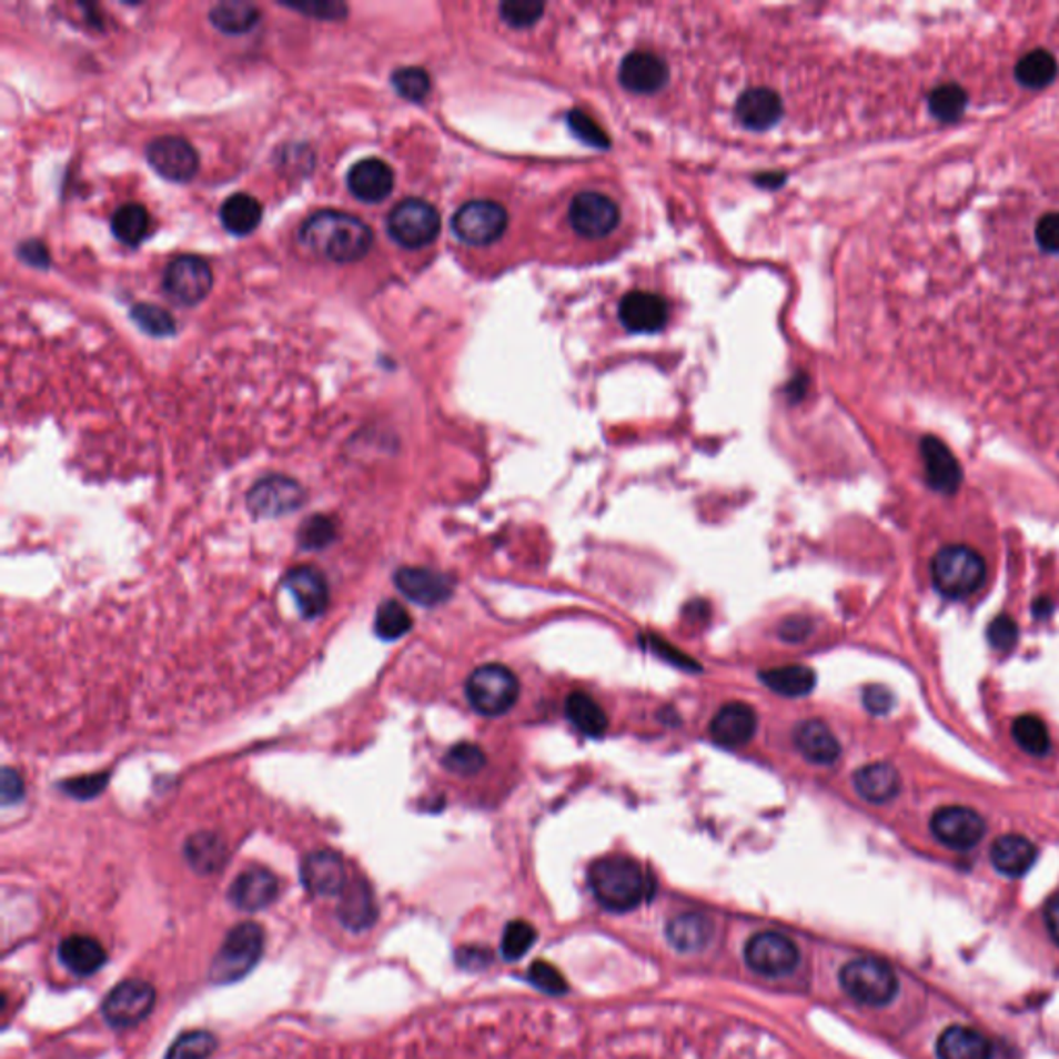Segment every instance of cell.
Returning <instances> with one entry per match:
<instances>
[{"mask_svg": "<svg viewBox=\"0 0 1059 1059\" xmlns=\"http://www.w3.org/2000/svg\"><path fill=\"white\" fill-rule=\"evenodd\" d=\"M304 500H306V493L294 478L273 474L253 485L246 495V505H249V512L255 517L273 520V517L294 514L296 510L303 507Z\"/></svg>", "mask_w": 1059, "mask_h": 1059, "instance_id": "cell-12", "label": "cell"}, {"mask_svg": "<svg viewBox=\"0 0 1059 1059\" xmlns=\"http://www.w3.org/2000/svg\"><path fill=\"white\" fill-rule=\"evenodd\" d=\"M565 716L586 737H603L608 728L605 710L594 697L584 692H574L567 696Z\"/></svg>", "mask_w": 1059, "mask_h": 1059, "instance_id": "cell-36", "label": "cell"}, {"mask_svg": "<svg viewBox=\"0 0 1059 1059\" xmlns=\"http://www.w3.org/2000/svg\"><path fill=\"white\" fill-rule=\"evenodd\" d=\"M1018 625L1012 617L999 615L987 627V639L998 652H1012L1018 644Z\"/></svg>", "mask_w": 1059, "mask_h": 1059, "instance_id": "cell-52", "label": "cell"}, {"mask_svg": "<svg viewBox=\"0 0 1059 1059\" xmlns=\"http://www.w3.org/2000/svg\"><path fill=\"white\" fill-rule=\"evenodd\" d=\"M112 234L127 246H137L150 236L152 218L141 203H124L112 215Z\"/></svg>", "mask_w": 1059, "mask_h": 1059, "instance_id": "cell-37", "label": "cell"}, {"mask_svg": "<svg viewBox=\"0 0 1059 1059\" xmlns=\"http://www.w3.org/2000/svg\"><path fill=\"white\" fill-rule=\"evenodd\" d=\"M265 950L263 927L253 921H244L232 927L215 952L210 967L213 984L230 985L244 979L258 967Z\"/></svg>", "mask_w": 1059, "mask_h": 1059, "instance_id": "cell-3", "label": "cell"}, {"mask_svg": "<svg viewBox=\"0 0 1059 1059\" xmlns=\"http://www.w3.org/2000/svg\"><path fill=\"white\" fill-rule=\"evenodd\" d=\"M840 987L848 998L861 1006L881 1008L892 1001L898 991V977L886 960L855 958L840 970Z\"/></svg>", "mask_w": 1059, "mask_h": 1059, "instance_id": "cell-5", "label": "cell"}, {"mask_svg": "<svg viewBox=\"0 0 1059 1059\" xmlns=\"http://www.w3.org/2000/svg\"><path fill=\"white\" fill-rule=\"evenodd\" d=\"M377 902L373 888L363 878L352 879L337 902V921L354 934H363L377 924Z\"/></svg>", "mask_w": 1059, "mask_h": 1059, "instance_id": "cell-23", "label": "cell"}, {"mask_svg": "<svg viewBox=\"0 0 1059 1059\" xmlns=\"http://www.w3.org/2000/svg\"><path fill=\"white\" fill-rule=\"evenodd\" d=\"M500 13L505 23L522 30L534 26L543 17L545 4L538 0H507L501 4Z\"/></svg>", "mask_w": 1059, "mask_h": 1059, "instance_id": "cell-49", "label": "cell"}, {"mask_svg": "<svg viewBox=\"0 0 1059 1059\" xmlns=\"http://www.w3.org/2000/svg\"><path fill=\"white\" fill-rule=\"evenodd\" d=\"M259 9L246 2H220L212 7L210 19L215 30L230 36H241L253 30L259 23Z\"/></svg>", "mask_w": 1059, "mask_h": 1059, "instance_id": "cell-38", "label": "cell"}, {"mask_svg": "<svg viewBox=\"0 0 1059 1059\" xmlns=\"http://www.w3.org/2000/svg\"><path fill=\"white\" fill-rule=\"evenodd\" d=\"M0 785H2V803H4V805H16V803L23 799L26 785H23L21 774L16 773L13 768H4V770H2Z\"/></svg>", "mask_w": 1059, "mask_h": 1059, "instance_id": "cell-58", "label": "cell"}, {"mask_svg": "<svg viewBox=\"0 0 1059 1059\" xmlns=\"http://www.w3.org/2000/svg\"><path fill=\"white\" fill-rule=\"evenodd\" d=\"M619 319L627 332H660L668 321V304L660 294L636 290L623 296L619 304Z\"/></svg>", "mask_w": 1059, "mask_h": 1059, "instance_id": "cell-19", "label": "cell"}, {"mask_svg": "<svg viewBox=\"0 0 1059 1059\" xmlns=\"http://www.w3.org/2000/svg\"><path fill=\"white\" fill-rule=\"evenodd\" d=\"M337 536L335 522L327 515H311L299 530V543L306 551H319L332 545Z\"/></svg>", "mask_w": 1059, "mask_h": 1059, "instance_id": "cell-47", "label": "cell"}, {"mask_svg": "<svg viewBox=\"0 0 1059 1059\" xmlns=\"http://www.w3.org/2000/svg\"><path fill=\"white\" fill-rule=\"evenodd\" d=\"M1012 737L1020 745V749L1030 756L1043 757L1051 749V737H1049L1047 725L1035 714H1025L1016 718L1012 725Z\"/></svg>", "mask_w": 1059, "mask_h": 1059, "instance_id": "cell-40", "label": "cell"}, {"mask_svg": "<svg viewBox=\"0 0 1059 1059\" xmlns=\"http://www.w3.org/2000/svg\"><path fill=\"white\" fill-rule=\"evenodd\" d=\"M218 1049V1039L210 1030H186L168 1047L164 1059H210Z\"/></svg>", "mask_w": 1059, "mask_h": 1059, "instance_id": "cell-41", "label": "cell"}, {"mask_svg": "<svg viewBox=\"0 0 1059 1059\" xmlns=\"http://www.w3.org/2000/svg\"><path fill=\"white\" fill-rule=\"evenodd\" d=\"M440 232V212L424 199H404L387 215V234L404 249H424Z\"/></svg>", "mask_w": 1059, "mask_h": 1059, "instance_id": "cell-7", "label": "cell"}, {"mask_svg": "<svg viewBox=\"0 0 1059 1059\" xmlns=\"http://www.w3.org/2000/svg\"><path fill=\"white\" fill-rule=\"evenodd\" d=\"M735 114L749 131H768L783 119V100L768 88H752L737 100Z\"/></svg>", "mask_w": 1059, "mask_h": 1059, "instance_id": "cell-27", "label": "cell"}, {"mask_svg": "<svg viewBox=\"0 0 1059 1059\" xmlns=\"http://www.w3.org/2000/svg\"><path fill=\"white\" fill-rule=\"evenodd\" d=\"M301 879L304 888L315 896H340L349 886L346 863L333 850H315L301 863Z\"/></svg>", "mask_w": 1059, "mask_h": 1059, "instance_id": "cell-17", "label": "cell"}, {"mask_svg": "<svg viewBox=\"0 0 1059 1059\" xmlns=\"http://www.w3.org/2000/svg\"><path fill=\"white\" fill-rule=\"evenodd\" d=\"M666 939L679 952H699L710 946L716 925L704 912H682L666 924Z\"/></svg>", "mask_w": 1059, "mask_h": 1059, "instance_id": "cell-29", "label": "cell"}, {"mask_svg": "<svg viewBox=\"0 0 1059 1059\" xmlns=\"http://www.w3.org/2000/svg\"><path fill=\"white\" fill-rule=\"evenodd\" d=\"M299 239L303 246L332 263H354L373 246V230L352 213L321 210L304 220Z\"/></svg>", "mask_w": 1059, "mask_h": 1059, "instance_id": "cell-1", "label": "cell"}, {"mask_svg": "<svg viewBox=\"0 0 1059 1059\" xmlns=\"http://www.w3.org/2000/svg\"><path fill=\"white\" fill-rule=\"evenodd\" d=\"M588 884L594 898L613 912H629L642 907L656 890L650 871L642 863L623 855H611L592 863Z\"/></svg>", "mask_w": 1059, "mask_h": 1059, "instance_id": "cell-2", "label": "cell"}, {"mask_svg": "<svg viewBox=\"0 0 1059 1059\" xmlns=\"http://www.w3.org/2000/svg\"><path fill=\"white\" fill-rule=\"evenodd\" d=\"M59 960L71 975L91 977L107 965L108 954L98 939L77 934L62 939Z\"/></svg>", "mask_w": 1059, "mask_h": 1059, "instance_id": "cell-30", "label": "cell"}, {"mask_svg": "<svg viewBox=\"0 0 1059 1059\" xmlns=\"http://www.w3.org/2000/svg\"><path fill=\"white\" fill-rule=\"evenodd\" d=\"M280 896V881L265 867H251L239 874L228 888V902L244 912L272 907Z\"/></svg>", "mask_w": 1059, "mask_h": 1059, "instance_id": "cell-16", "label": "cell"}, {"mask_svg": "<svg viewBox=\"0 0 1059 1059\" xmlns=\"http://www.w3.org/2000/svg\"><path fill=\"white\" fill-rule=\"evenodd\" d=\"M567 122H569V129L574 131L575 135L579 137L584 143H588L592 148H598V150H605L611 145L608 141V135L605 131L596 124V121L588 117L586 112L582 110H572L567 114Z\"/></svg>", "mask_w": 1059, "mask_h": 1059, "instance_id": "cell-51", "label": "cell"}, {"mask_svg": "<svg viewBox=\"0 0 1059 1059\" xmlns=\"http://www.w3.org/2000/svg\"><path fill=\"white\" fill-rule=\"evenodd\" d=\"M939 1059H991L994 1049L989 1039L969 1027H950L939 1035Z\"/></svg>", "mask_w": 1059, "mask_h": 1059, "instance_id": "cell-32", "label": "cell"}, {"mask_svg": "<svg viewBox=\"0 0 1059 1059\" xmlns=\"http://www.w3.org/2000/svg\"><path fill=\"white\" fill-rule=\"evenodd\" d=\"M1051 608H1053V605H1051V601H1049V598H1037V601H1035V606H1032V611H1035V617H1037V619H1045V617L1051 613Z\"/></svg>", "mask_w": 1059, "mask_h": 1059, "instance_id": "cell-61", "label": "cell"}, {"mask_svg": "<svg viewBox=\"0 0 1059 1059\" xmlns=\"http://www.w3.org/2000/svg\"><path fill=\"white\" fill-rule=\"evenodd\" d=\"M1045 924H1047V929H1049L1051 938H1053V941L1059 946V894L1047 902V908H1045Z\"/></svg>", "mask_w": 1059, "mask_h": 1059, "instance_id": "cell-60", "label": "cell"}, {"mask_svg": "<svg viewBox=\"0 0 1059 1059\" xmlns=\"http://www.w3.org/2000/svg\"><path fill=\"white\" fill-rule=\"evenodd\" d=\"M184 859L199 876H213L226 865V843L218 834H193L184 843Z\"/></svg>", "mask_w": 1059, "mask_h": 1059, "instance_id": "cell-33", "label": "cell"}, {"mask_svg": "<svg viewBox=\"0 0 1059 1059\" xmlns=\"http://www.w3.org/2000/svg\"><path fill=\"white\" fill-rule=\"evenodd\" d=\"M793 742L797 752L816 766H833L843 752L833 728L819 718H809L799 723L793 730Z\"/></svg>", "mask_w": 1059, "mask_h": 1059, "instance_id": "cell-25", "label": "cell"}, {"mask_svg": "<svg viewBox=\"0 0 1059 1059\" xmlns=\"http://www.w3.org/2000/svg\"><path fill=\"white\" fill-rule=\"evenodd\" d=\"M528 981L534 985L536 989L545 991L548 996H563L567 994L569 985L565 981L563 972H561L557 967H553L551 962L546 960H538L534 962L528 969Z\"/></svg>", "mask_w": 1059, "mask_h": 1059, "instance_id": "cell-50", "label": "cell"}, {"mask_svg": "<svg viewBox=\"0 0 1059 1059\" xmlns=\"http://www.w3.org/2000/svg\"><path fill=\"white\" fill-rule=\"evenodd\" d=\"M969 95L960 85H941L929 95V112L941 122L958 121L967 110Z\"/></svg>", "mask_w": 1059, "mask_h": 1059, "instance_id": "cell-43", "label": "cell"}, {"mask_svg": "<svg viewBox=\"0 0 1059 1059\" xmlns=\"http://www.w3.org/2000/svg\"><path fill=\"white\" fill-rule=\"evenodd\" d=\"M1058 75V61L1047 50H1032L1016 64V79L1030 90H1041Z\"/></svg>", "mask_w": 1059, "mask_h": 1059, "instance_id": "cell-39", "label": "cell"}, {"mask_svg": "<svg viewBox=\"0 0 1059 1059\" xmlns=\"http://www.w3.org/2000/svg\"><path fill=\"white\" fill-rule=\"evenodd\" d=\"M412 629L409 608L397 601H385L375 613V634L385 642L406 636Z\"/></svg>", "mask_w": 1059, "mask_h": 1059, "instance_id": "cell-42", "label": "cell"}, {"mask_svg": "<svg viewBox=\"0 0 1059 1059\" xmlns=\"http://www.w3.org/2000/svg\"><path fill=\"white\" fill-rule=\"evenodd\" d=\"M1039 850L1035 843L1020 834H1003L991 847V863L1001 876L1022 878L1037 863Z\"/></svg>", "mask_w": 1059, "mask_h": 1059, "instance_id": "cell-28", "label": "cell"}, {"mask_svg": "<svg viewBox=\"0 0 1059 1059\" xmlns=\"http://www.w3.org/2000/svg\"><path fill=\"white\" fill-rule=\"evenodd\" d=\"M921 455L929 486L944 495L956 493L962 481V470L952 452L938 437H925L921 441Z\"/></svg>", "mask_w": 1059, "mask_h": 1059, "instance_id": "cell-26", "label": "cell"}, {"mask_svg": "<svg viewBox=\"0 0 1059 1059\" xmlns=\"http://www.w3.org/2000/svg\"><path fill=\"white\" fill-rule=\"evenodd\" d=\"M621 85L634 93H654L668 81V64L648 50L629 52L619 69Z\"/></svg>", "mask_w": 1059, "mask_h": 1059, "instance_id": "cell-22", "label": "cell"}, {"mask_svg": "<svg viewBox=\"0 0 1059 1059\" xmlns=\"http://www.w3.org/2000/svg\"><path fill=\"white\" fill-rule=\"evenodd\" d=\"M814 632V623L807 619V617H788V619L783 621V625L778 627V636L785 642H790V644H797V642H803L807 639V636Z\"/></svg>", "mask_w": 1059, "mask_h": 1059, "instance_id": "cell-56", "label": "cell"}, {"mask_svg": "<svg viewBox=\"0 0 1059 1059\" xmlns=\"http://www.w3.org/2000/svg\"><path fill=\"white\" fill-rule=\"evenodd\" d=\"M466 697L478 714L501 716L514 708L520 697V682L507 666H478L466 682Z\"/></svg>", "mask_w": 1059, "mask_h": 1059, "instance_id": "cell-6", "label": "cell"}, {"mask_svg": "<svg viewBox=\"0 0 1059 1059\" xmlns=\"http://www.w3.org/2000/svg\"><path fill=\"white\" fill-rule=\"evenodd\" d=\"M648 644H650V648L654 650V654H658L660 658H665L666 663H670L673 666L687 668V670H689V668H694V670L699 668V666H697L692 658H687L683 652L675 650L673 646H668V644L663 642V639H660L658 636L648 637Z\"/></svg>", "mask_w": 1059, "mask_h": 1059, "instance_id": "cell-57", "label": "cell"}, {"mask_svg": "<svg viewBox=\"0 0 1059 1059\" xmlns=\"http://www.w3.org/2000/svg\"><path fill=\"white\" fill-rule=\"evenodd\" d=\"M155 999L150 981L127 979L108 991L102 1001V1018L112 1029H131L152 1015Z\"/></svg>", "mask_w": 1059, "mask_h": 1059, "instance_id": "cell-9", "label": "cell"}, {"mask_svg": "<svg viewBox=\"0 0 1059 1059\" xmlns=\"http://www.w3.org/2000/svg\"><path fill=\"white\" fill-rule=\"evenodd\" d=\"M853 785L865 801L884 805V803L892 801L894 797L900 793V774L892 764L874 762L855 773Z\"/></svg>", "mask_w": 1059, "mask_h": 1059, "instance_id": "cell-31", "label": "cell"}, {"mask_svg": "<svg viewBox=\"0 0 1059 1059\" xmlns=\"http://www.w3.org/2000/svg\"><path fill=\"white\" fill-rule=\"evenodd\" d=\"M213 288L210 263L198 255H181L168 263L164 272V290L174 303L193 306L199 304Z\"/></svg>", "mask_w": 1059, "mask_h": 1059, "instance_id": "cell-11", "label": "cell"}, {"mask_svg": "<svg viewBox=\"0 0 1059 1059\" xmlns=\"http://www.w3.org/2000/svg\"><path fill=\"white\" fill-rule=\"evenodd\" d=\"M863 704H865L867 710L871 712V714H876V716L888 714V712L892 710L894 706L892 692H890L888 687H884V685H869V687H865V692H863Z\"/></svg>", "mask_w": 1059, "mask_h": 1059, "instance_id": "cell-55", "label": "cell"}, {"mask_svg": "<svg viewBox=\"0 0 1059 1059\" xmlns=\"http://www.w3.org/2000/svg\"><path fill=\"white\" fill-rule=\"evenodd\" d=\"M286 591L294 596L296 606L306 619H317L330 605V586L325 575L311 565H301L284 577Z\"/></svg>", "mask_w": 1059, "mask_h": 1059, "instance_id": "cell-21", "label": "cell"}, {"mask_svg": "<svg viewBox=\"0 0 1059 1059\" xmlns=\"http://www.w3.org/2000/svg\"><path fill=\"white\" fill-rule=\"evenodd\" d=\"M759 679L774 694L785 697H803L814 692L816 687V673L809 666L788 665L776 666V668H764L759 673Z\"/></svg>", "mask_w": 1059, "mask_h": 1059, "instance_id": "cell-34", "label": "cell"}, {"mask_svg": "<svg viewBox=\"0 0 1059 1059\" xmlns=\"http://www.w3.org/2000/svg\"><path fill=\"white\" fill-rule=\"evenodd\" d=\"M108 783V774H91V776H79L69 783H64V790L73 795L75 799H91L98 793L104 790Z\"/></svg>", "mask_w": 1059, "mask_h": 1059, "instance_id": "cell-54", "label": "cell"}, {"mask_svg": "<svg viewBox=\"0 0 1059 1059\" xmlns=\"http://www.w3.org/2000/svg\"><path fill=\"white\" fill-rule=\"evenodd\" d=\"M395 586L409 601L421 606L447 603L454 594V579L426 567H402L394 575Z\"/></svg>", "mask_w": 1059, "mask_h": 1059, "instance_id": "cell-18", "label": "cell"}, {"mask_svg": "<svg viewBox=\"0 0 1059 1059\" xmlns=\"http://www.w3.org/2000/svg\"><path fill=\"white\" fill-rule=\"evenodd\" d=\"M392 85L410 102H423L431 91V77L421 67H402L392 73Z\"/></svg>", "mask_w": 1059, "mask_h": 1059, "instance_id": "cell-46", "label": "cell"}, {"mask_svg": "<svg viewBox=\"0 0 1059 1059\" xmlns=\"http://www.w3.org/2000/svg\"><path fill=\"white\" fill-rule=\"evenodd\" d=\"M131 317L143 332L155 337H164L176 332V323L172 315L155 304H135L131 311Z\"/></svg>", "mask_w": 1059, "mask_h": 1059, "instance_id": "cell-48", "label": "cell"}, {"mask_svg": "<svg viewBox=\"0 0 1059 1059\" xmlns=\"http://www.w3.org/2000/svg\"><path fill=\"white\" fill-rule=\"evenodd\" d=\"M261 218H263V208L259 199L246 193L230 195L220 208L222 226L234 236L251 234L261 224Z\"/></svg>", "mask_w": 1059, "mask_h": 1059, "instance_id": "cell-35", "label": "cell"}, {"mask_svg": "<svg viewBox=\"0 0 1059 1059\" xmlns=\"http://www.w3.org/2000/svg\"><path fill=\"white\" fill-rule=\"evenodd\" d=\"M536 936L538 934H536L534 925L528 924V921L517 919V921L505 925V931H503V938H501L503 958L510 960V962L524 958L530 952V948L534 946Z\"/></svg>", "mask_w": 1059, "mask_h": 1059, "instance_id": "cell-44", "label": "cell"}, {"mask_svg": "<svg viewBox=\"0 0 1059 1059\" xmlns=\"http://www.w3.org/2000/svg\"><path fill=\"white\" fill-rule=\"evenodd\" d=\"M619 208L603 193H579L569 205V224L584 239H605L619 226Z\"/></svg>", "mask_w": 1059, "mask_h": 1059, "instance_id": "cell-14", "label": "cell"}, {"mask_svg": "<svg viewBox=\"0 0 1059 1059\" xmlns=\"http://www.w3.org/2000/svg\"><path fill=\"white\" fill-rule=\"evenodd\" d=\"M491 962V954L483 948H462L457 952V965L464 969H481Z\"/></svg>", "mask_w": 1059, "mask_h": 1059, "instance_id": "cell-59", "label": "cell"}, {"mask_svg": "<svg viewBox=\"0 0 1059 1059\" xmlns=\"http://www.w3.org/2000/svg\"><path fill=\"white\" fill-rule=\"evenodd\" d=\"M747 967L762 977H787L801 962V952L793 939L778 931H759L745 944Z\"/></svg>", "mask_w": 1059, "mask_h": 1059, "instance_id": "cell-10", "label": "cell"}, {"mask_svg": "<svg viewBox=\"0 0 1059 1059\" xmlns=\"http://www.w3.org/2000/svg\"><path fill=\"white\" fill-rule=\"evenodd\" d=\"M485 752L474 743H457L443 757V766L457 776L478 774L485 768Z\"/></svg>", "mask_w": 1059, "mask_h": 1059, "instance_id": "cell-45", "label": "cell"}, {"mask_svg": "<svg viewBox=\"0 0 1059 1059\" xmlns=\"http://www.w3.org/2000/svg\"><path fill=\"white\" fill-rule=\"evenodd\" d=\"M931 833L946 847L954 850H970L984 840L987 824L975 809L950 805V807H941L934 814Z\"/></svg>", "mask_w": 1059, "mask_h": 1059, "instance_id": "cell-13", "label": "cell"}, {"mask_svg": "<svg viewBox=\"0 0 1059 1059\" xmlns=\"http://www.w3.org/2000/svg\"><path fill=\"white\" fill-rule=\"evenodd\" d=\"M148 162L162 179L186 182L198 174L199 155L186 139L164 135L148 145Z\"/></svg>", "mask_w": 1059, "mask_h": 1059, "instance_id": "cell-15", "label": "cell"}, {"mask_svg": "<svg viewBox=\"0 0 1059 1059\" xmlns=\"http://www.w3.org/2000/svg\"><path fill=\"white\" fill-rule=\"evenodd\" d=\"M756 710L743 702H728L714 714L710 723L712 739L728 749L747 745L756 737Z\"/></svg>", "mask_w": 1059, "mask_h": 1059, "instance_id": "cell-20", "label": "cell"}, {"mask_svg": "<svg viewBox=\"0 0 1059 1059\" xmlns=\"http://www.w3.org/2000/svg\"><path fill=\"white\" fill-rule=\"evenodd\" d=\"M987 577L985 559L967 545L939 548L931 561V579L938 592L948 598H967L984 586Z\"/></svg>", "mask_w": 1059, "mask_h": 1059, "instance_id": "cell-4", "label": "cell"}, {"mask_svg": "<svg viewBox=\"0 0 1059 1059\" xmlns=\"http://www.w3.org/2000/svg\"><path fill=\"white\" fill-rule=\"evenodd\" d=\"M1037 244L1049 255H1059V212L1045 213L1035 230Z\"/></svg>", "mask_w": 1059, "mask_h": 1059, "instance_id": "cell-53", "label": "cell"}, {"mask_svg": "<svg viewBox=\"0 0 1059 1059\" xmlns=\"http://www.w3.org/2000/svg\"><path fill=\"white\" fill-rule=\"evenodd\" d=\"M350 193L364 203H381L394 191V170L379 158H364L350 168Z\"/></svg>", "mask_w": 1059, "mask_h": 1059, "instance_id": "cell-24", "label": "cell"}, {"mask_svg": "<svg viewBox=\"0 0 1059 1059\" xmlns=\"http://www.w3.org/2000/svg\"><path fill=\"white\" fill-rule=\"evenodd\" d=\"M510 215L505 208L491 199H472L452 218V230L462 243L486 246L497 243L507 230Z\"/></svg>", "mask_w": 1059, "mask_h": 1059, "instance_id": "cell-8", "label": "cell"}]
</instances>
